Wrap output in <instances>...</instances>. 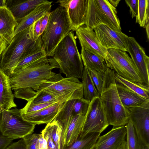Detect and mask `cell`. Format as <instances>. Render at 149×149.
Returning <instances> with one entry per match:
<instances>
[{
	"label": "cell",
	"mask_w": 149,
	"mask_h": 149,
	"mask_svg": "<svg viewBox=\"0 0 149 149\" xmlns=\"http://www.w3.org/2000/svg\"><path fill=\"white\" fill-rule=\"evenodd\" d=\"M53 58L48 59L50 65L59 68L66 77L82 78L84 67L78 49L74 33L71 31L56 48Z\"/></svg>",
	"instance_id": "obj_1"
},
{
	"label": "cell",
	"mask_w": 149,
	"mask_h": 149,
	"mask_svg": "<svg viewBox=\"0 0 149 149\" xmlns=\"http://www.w3.org/2000/svg\"><path fill=\"white\" fill-rule=\"evenodd\" d=\"M115 72L107 68L99 97L104 105L109 125L116 127L125 126L130 117L127 109L123 105L118 95Z\"/></svg>",
	"instance_id": "obj_2"
},
{
	"label": "cell",
	"mask_w": 149,
	"mask_h": 149,
	"mask_svg": "<svg viewBox=\"0 0 149 149\" xmlns=\"http://www.w3.org/2000/svg\"><path fill=\"white\" fill-rule=\"evenodd\" d=\"M35 22L15 36L2 54L0 69L7 75L13 72L25 53L31 50L42 48L40 37L37 40L34 39Z\"/></svg>",
	"instance_id": "obj_3"
},
{
	"label": "cell",
	"mask_w": 149,
	"mask_h": 149,
	"mask_svg": "<svg viewBox=\"0 0 149 149\" xmlns=\"http://www.w3.org/2000/svg\"><path fill=\"white\" fill-rule=\"evenodd\" d=\"M47 56L40 58L8 76L12 90L30 88L36 91L42 82L49 79L56 73L49 64Z\"/></svg>",
	"instance_id": "obj_4"
},
{
	"label": "cell",
	"mask_w": 149,
	"mask_h": 149,
	"mask_svg": "<svg viewBox=\"0 0 149 149\" xmlns=\"http://www.w3.org/2000/svg\"><path fill=\"white\" fill-rule=\"evenodd\" d=\"M71 31L65 9L59 6L51 12L47 26L40 36L42 48L47 56H53L60 42Z\"/></svg>",
	"instance_id": "obj_5"
},
{
	"label": "cell",
	"mask_w": 149,
	"mask_h": 149,
	"mask_svg": "<svg viewBox=\"0 0 149 149\" xmlns=\"http://www.w3.org/2000/svg\"><path fill=\"white\" fill-rule=\"evenodd\" d=\"M39 90L51 95L60 103L84 98L83 85L79 79L64 78L60 73L56 74L49 79L42 81Z\"/></svg>",
	"instance_id": "obj_6"
},
{
	"label": "cell",
	"mask_w": 149,
	"mask_h": 149,
	"mask_svg": "<svg viewBox=\"0 0 149 149\" xmlns=\"http://www.w3.org/2000/svg\"><path fill=\"white\" fill-rule=\"evenodd\" d=\"M117 14L116 8L108 0H88L85 25L93 30L99 25H104L121 31L120 21Z\"/></svg>",
	"instance_id": "obj_7"
},
{
	"label": "cell",
	"mask_w": 149,
	"mask_h": 149,
	"mask_svg": "<svg viewBox=\"0 0 149 149\" xmlns=\"http://www.w3.org/2000/svg\"><path fill=\"white\" fill-rule=\"evenodd\" d=\"M35 125L24 120L20 109H2L0 116V133L12 140L22 139L33 133Z\"/></svg>",
	"instance_id": "obj_8"
},
{
	"label": "cell",
	"mask_w": 149,
	"mask_h": 149,
	"mask_svg": "<svg viewBox=\"0 0 149 149\" xmlns=\"http://www.w3.org/2000/svg\"><path fill=\"white\" fill-rule=\"evenodd\" d=\"M105 61L107 68L123 78L131 81L143 83L137 68L126 52L114 49H108Z\"/></svg>",
	"instance_id": "obj_9"
},
{
	"label": "cell",
	"mask_w": 149,
	"mask_h": 149,
	"mask_svg": "<svg viewBox=\"0 0 149 149\" xmlns=\"http://www.w3.org/2000/svg\"><path fill=\"white\" fill-rule=\"evenodd\" d=\"M109 125L103 104L99 97L90 102L79 137L91 133L101 134Z\"/></svg>",
	"instance_id": "obj_10"
},
{
	"label": "cell",
	"mask_w": 149,
	"mask_h": 149,
	"mask_svg": "<svg viewBox=\"0 0 149 149\" xmlns=\"http://www.w3.org/2000/svg\"><path fill=\"white\" fill-rule=\"evenodd\" d=\"M137 137L143 147H149V101L127 108Z\"/></svg>",
	"instance_id": "obj_11"
},
{
	"label": "cell",
	"mask_w": 149,
	"mask_h": 149,
	"mask_svg": "<svg viewBox=\"0 0 149 149\" xmlns=\"http://www.w3.org/2000/svg\"><path fill=\"white\" fill-rule=\"evenodd\" d=\"M65 10L71 31H76L85 25L88 0H59L56 1Z\"/></svg>",
	"instance_id": "obj_12"
},
{
	"label": "cell",
	"mask_w": 149,
	"mask_h": 149,
	"mask_svg": "<svg viewBox=\"0 0 149 149\" xmlns=\"http://www.w3.org/2000/svg\"><path fill=\"white\" fill-rule=\"evenodd\" d=\"M90 102L83 98L69 100L63 104L54 120L60 123L63 126L65 141L67 132L72 117L79 114L86 115Z\"/></svg>",
	"instance_id": "obj_13"
},
{
	"label": "cell",
	"mask_w": 149,
	"mask_h": 149,
	"mask_svg": "<svg viewBox=\"0 0 149 149\" xmlns=\"http://www.w3.org/2000/svg\"><path fill=\"white\" fill-rule=\"evenodd\" d=\"M93 30L101 44L107 49H114L127 52L128 36L122 31L103 24L98 26Z\"/></svg>",
	"instance_id": "obj_14"
},
{
	"label": "cell",
	"mask_w": 149,
	"mask_h": 149,
	"mask_svg": "<svg viewBox=\"0 0 149 149\" xmlns=\"http://www.w3.org/2000/svg\"><path fill=\"white\" fill-rule=\"evenodd\" d=\"M126 48L139 72L143 83L149 86V57L133 37L128 36Z\"/></svg>",
	"instance_id": "obj_15"
},
{
	"label": "cell",
	"mask_w": 149,
	"mask_h": 149,
	"mask_svg": "<svg viewBox=\"0 0 149 149\" xmlns=\"http://www.w3.org/2000/svg\"><path fill=\"white\" fill-rule=\"evenodd\" d=\"M76 33L81 48L105 59L108 50L101 44L93 30L84 25L78 28Z\"/></svg>",
	"instance_id": "obj_16"
},
{
	"label": "cell",
	"mask_w": 149,
	"mask_h": 149,
	"mask_svg": "<svg viewBox=\"0 0 149 149\" xmlns=\"http://www.w3.org/2000/svg\"><path fill=\"white\" fill-rule=\"evenodd\" d=\"M125 126L113 127L108 132L100 136L94 149H118L126 140Z\"/></svg>",
	"instance_id": "obj_17"
},
{
	"label": "cell",
	"mask_w": 149,
	"mask_h": 149,
	"mask_svg": "<svg viewBox=\"0 0 149 149\" xmlns=\"http://www.w3.org/2000/svg\"><path fill=\"white\" fill-rule=\"evenodd\" d=\"M63 103H55L38 111L28 114H21L22 115L24 120L35 125L47 124L55 119Z\"/></svg>",
	"instance_id": "obj_18"
},
{
	"label": "cell",
	"mask_w": 149,
	"mask_h": 149,
	"mask_svg": "<svg viewBox=\"0 0 149 149\" xmlns=\"http://www.w3.org/2000/svg\"><path fill=\"white\" fill-rule=\"evenodd\" d=\"M52 2L47 1L39 5L24 17L17 20L18 23L15 30V36L30 27L50 12Z\"/></svg>",
	"instance_id": "obj_19"
},
{
	"label": "cell",
	"mask_w": 149,
	"mask_h": 149,
	"mask_svg": "<svg viewBox=\"0 0 149 149\" xmlns=\"http://www.w3.org/2000/svg\"><path fill=\"white\" fill-rule=\"evenodd\" d=\"M18 22L7 6L0 8V36L9 44L15 36Z\"/></svg>",
	"instance_id": "obj_20"
},
{
	"label": "cell",
	"mask_w": 149,
	"mask_h": 149,
	"mask_svg": "<svg viewBox=\"0 0 149 149\" xmlns=\"http://www.w3.org/2000/svg\"><path fill=\"white\" fill-rule=\"evenodd\" d=\"M14 96L8 76L0 69V106L6 110L16 107Z\"/></svg>",
	"instance_id": "obj_21"
},
{
	"label": "cell",
	"mask_w": 149,
	"mask_h": 149,
	"mask_svg": "<svg viewBox=\"0 0 149 149\" xmlns=\"http://www.w3.org/2000/svg\"><path fill=\"white\" fill-rule=\"evenodd\" d=\"M116 86L120 100L126 108L139 106L149 101L121 84L116 83Z\"/></svg>",
	"instance_id": "obj_22"
},
{
	"label": "cell",
	"mask_w": 149,
	"mask_h": 149,
	"mask_svg": "<svg viewBox=\"0 0 149 149\" xmlns=\"http://www.w3.org/2000/svg\"><path fill=\"white\" fill-rule=\"evenodd\" d=\"M81 56L84 66L89 70L104 73L107 68L105 59L81 48Z\"/></svg>",
	"instance_id": "obj_23"
},
{
	"label": "cell",
	"mask_w": 149,
	"mask_h": 149,
	"mask_svg": "<svg viewBox=\"0 0 149 149\" xmlns=\"http://www.w3.org/2000/svg\"><path fill=\"white\" fill-rule=\"evenodd\" d=\"M86 115L79 114L72 117L67 132L65 146H70L78 139L84 126Z\"/></svg>",
	"instance_id": "obj_24"
},
{
	"label": "cell",
	"mask_w": 149,
	"mask_h": 149,
	"mask_svg": "<svg viewBox=\"0 0 149 149\" xmlns=\"http://www.w3.org/2000/svg\"><path fill=\"white\" fill-rule=\"evenodd\" d=\"M47 0H27L13 6L10 9L17 20L29 14L38 6Z\"/></svg>",
	"instance_id": "obj_25"
},
{
	"label": "cell",
	"mask_w": 149,
	"mask_h": 149,
	"mask_svg": "<svg viewBox=\"0 0 149 149\" xmlns=\"http://www.w3.org/2000/svg\"><path fill=\"white\" fill-rule=\"evenodd\" d=\"M116 83L124 86L128 89L144 98L149 100V86L143 83L131 81L115 73Z\"/></svg>",
	"instance_id": "obj_26"
},
{
	"label": "cell",
	"mask_w": 149,
	"mask_h": 149,
	"mask_svg": "<svg viewBox=\"0 0 149 149\" xmlns=\"http://www.w3.org/2000/svg\"><path fill=\"white\" fill-rule=\"evenodd\" d=\"M101 134L91 133L78 139L72 145L65 146L64 149H94Z\"/></svg>",
	"instance_id": "obj_27"
},
{
	"label": "cell",
	"mask_w": 149,
	"mask_h": 149,
	"mask_svg": "<svg viewBox=\"0 0 149 149\" xmlns=\"http://www.w3.org/2000/svg\"><path fill=\"white\" fill-rule=\"evenodd\" d=\"M81 79L84 98L91 102L94 98L99 97V93L91 79L89 71L84 66Z\"/></svg>",
	"instance_id": "obj_28"
},
{
	"label": "cell",
	"mask_w": 149,
	"mask_h": 149,
	"mask_svg": "<svg viewBox=\"0 0 149 149\" xmlns=\"http://www.w3.org/2000/svg\"><path fill=\"white\" fill-rule=\"evenodd\" d=\"M46 125L50 131L52 138L56 146V149H64L65 140L62 125L54 120Z\"/></svg>",
	"instance_id": "obj_29"
},
{
	"label": "cell",
	"mask_w": 149,
	"mask_h": 149,
	"mask_svg": "<svg viewBox=\"0 0 149 149\" xmlns=\"http://www.w3.org/2000/svg\"><path fill=\"white\" fill-rule=\"evenodd\" d=\"M125 127L126 130V149H143V147L137 137L130 119Z\"/></svg>",
	"instance_id": "obj_30"
},
{
	"label": "cell",
	"mask_w": 149,
	"mask_h": 149,
	"mask_svg": "<svg viewBox=\"0 0 149 149\" xmlns=\"http://www.w3.org/2000/svg\"><path fill=\"white\" fill-rule=\"evenodd\" d=\"M149 0H138V10L136 23L141 27H144L149 22Z\"/></svg>",
	"instance_id": "obj_31"
},
{
	"label": "cell",
	"mask_w": 149,
	"mask_h": 149,
	"mask_svg": "<svg viewBox=\"0 0 149 149\" xmlns=\"http://www.w3.org/2000/svg\"><path fill=\"white\" fill-rule=\"evenodd\" d=\"M45 56H47L43 49L37 52L25 53L21 58L13 72L19 70L25 66Z\"/></svg>",
	"instance_id": "obj_32"
},
{
	"label": "cell",
	"mask_w": 149,
	"mask_h": 149,
	"mask_svg": "<svg viewBox=\"0 0 149 149\" xmlns=\"http://www.w3.org/2000/svg\"><path fill=\"white\" fill-rule=\"evenodd\" d=\"M29 102L34 104H42L52 102L58 103L56 99L51 95L41 90L37 91L35 95Z\"/></svg>",
	"instance_id": "obj_33"
},
{
	"label": "cell",
	"mask_w": 149,
	"mask_h": 149,
	"mask_svg": "<svg viewBox=\"0 0 149 149\" xmlns=\"http://www.w3.org/2000/svg\"><path fill=\"white\" fill-rule=\"evenodd\" d=\"M55 103L49 102L42 104H34L28 102L22 109H20L21 114H28L36 112L49 106Z\"/></svg>",
	"instance_id": "obj_34"
},
{
	"label": "cell",
	"mask_w": 149,
	"mask_h": 149,
	"mask_svg": "<svg viewBox=\"0 0 149 149\" xmlns=\"http://www.w3.org/2000/svg\"><path fill=\"white\" fill-rule=\"evenodd\" d=\"M14 96L16 98L31 100L35 95L36 92L30 88H20L14 90Z\"/></svg>",
	"instance_id": "obj_35"
},
{
	"label": "cell",
	"mask_w": 149,
	"mask_h": 149,
	"mask_svg": "<svg viewBox=\"0 0 149 149\" xmlns=\"http://www.w3.org/2000/svg\"><path fill=\"white\" fill-rule=\"evenodd\" d=\"M88 70L91 79L99 94L102 87L104 73L98 72L94 70Z\"/></svg>",
	"instance_id": "obj_36"
},
{
	"label": "cell",
	"mask_w": 149,
	"mask_h": 149,
	"mask_svg": "<svg viewBox=\"0 0 149 149\" xmlns=\"http://www.w3.org/2000/svg\"><path fill=\"white\" fill-rule=\"evenodd\" d=\"M40 134L32 133L23 139L27 149H38L39 139Z\"/></svg>",
	"instance_id": "obj_37"
},
{
	"label": "cell",
	"mask_w": 149,
	"mask_h": 149,
	"mask_svg": "<svg viewBox=\"0 0 149 149\" xmlns=\"http://www.w3.org/2000/svg\"><path fill=\"white\" fill-rule=\"evenodd\" d=\"M41 134L47 141V149H56V146L53 141L50 132L48 127L46 125L42 130Z\"/></svg>",
	"instance_id": "obj_38"
},
{
	"label": "cell",
	"mask_w": 149,
	"mask_h": 149,
	"mask_svg": "<svg viewBox=\"0 0 149 149\" xmlns=\"http://www.w3.org/2000/svg\"><path fill=\"white\" fill-rule=\"evenodd\" d=\"M126 4L130 8V13L132 18L136 17L138 10V0H125Z\"/></svg>",
	"instance_id": "obj_39"
},
{
	"label": "cell",
	"mask_w": 149,
	"mask_h": 149,
	"mask_svg": "<svg viewBox=\"0 0 149 149\" xmlns=\"http://www.w3.org/2000/svg\"><path fill=\"white\" fill-rule=\"evenodd\" d=\"M6 149H27L26 144L23 139H22L12 143Z\"/></svg>",
	"instance_id": "obj_40"
},
{
	"label": "cell",
	"mask_w": 149,
	"mask_h": 149,
	"mask_svg": "<svg viewBox=\"0 0 149 149\" xmlns=\"http://www.w3.org/2000/svg\"><path fill=\"white\" fill-rule=\"evenodd\" d=\"M50 14L51 11L47 13L42 17L41 22L40 30L39 34L40 36L44 31L47 26Z\"/></svg>",
	"instance_id": "obj_41"
},
{
	"label": "cell",
	"mask_w": 149,
	"mask_h": 149,
	"mask_svg": "<svg viewBox=\"0 0 149 149\" xmlns=\"http://www.w3.org/2000/svg\"><path fill=\"white\" fill-rule=\"evenodd\" d=\"M13 141L12 139L3 136L0 133V149H6Z\"/></svg>",
	"instance_id": "obj_42"
},
{
	"label": "cell",
	"mask_w": 149,
	"mask_h": 149,
	"mask_svg": "<svg viewBox=\"0 0 149 149\" xmlns=\"http://www.w3.org/2000/svg\"><path fill=\"white\" fill-rule=\"evenodd\" d=\"M42 17L38 19L34 23L33 34L34 38L35 40H37L40 36L41 22Z\"/></svg>",
	"instance_id": "obj_43"
},
{
	"label": "cell",
	"mask_w": 149,
	"mask_h": 149,
	"mask_svg": "<svg viewBox=\"0 0 149 149\" xmlns=\"http://www.w3.org/2000/svg\"><path fill=\"white\" fill-rule=\"evenodd\" d=\"M47 141L41 134L39 139L38 149H47Z\"/></svg>",
	"instance_id": "obj_44"
},
{
	"label": "cell",
	"mask_w": 149,
	"mask_h": 149,
	"mask_svg": "<svg viewBox=\"0 0 149 149\" xmlns=\"http://www.w3.org/2000/svg\"><path fill=\"white\" fill-rule=\"evenodd\" d=\"M8 42L0 36V56L8 45Z\"/></svg>",
	"instance_id": "obj_45"
},
{
	"label": "cell",
	"mask_w": 149,
	"mask_h": 149,
	"mask_svg": "<svg viewBox=\"0 0 149 149\" xmlns=\"http://www.w3.org/2000/svg\"><path fill=\"white\" fill-rule=\"evenodd\" d=\"M109 1L110 3L113 7L116 8L118 5L119 2L120 0H109Z\"/></svg>",
	"instance_id": "obj_46"
},
{
	"label": "cell",
	"mask_w": 149,
	"mask_h": 149,
	"mask_svg": "<svg viewBox=\"0 0 149 149\" xmlns=\"http://www.w3.org/2000/svg\"><path fill=\"white\" fill-rule=\"evenodd\" d=\"M7 6L6 1L5 0H0V8Z\"/></svg>",
	"instance_id": "obj_47"
},
{
	"label": "cell",
	"mask_w": 149,
	"mask_h": 149,
	"mask_svg": "<svg viewBox=\"0 0 149 149\" xmlns=\"http://www.w3.org/2000/svg\"><path fill=\"white\" fill-rule=\"evenodd\" d=\"M149 22H148L145 26L144 27L146 28V31L147 34V38L148 40H149Z\"/></svg>",
	"instance_id": "obj_48"
},
{
	"label": "cell",
	"mask_w": 149,
	"mask_h": 149,
	"mask_svg": "<svg viewBox=\"0 0 149 149\" xmlns=\"http://www.w3.org/2000/svg\"><path fill=\"white\" fill-rule=\"evenodd\" d=\"M126 140L123 143L121 146L118 149H126Z\"/></svg>",
	"instance_id": "obj_49"
},
{
	"label": "cell",
	"mask_w": 149,
	"mask_h": 149,
	"mask_svg": "<svg viewBox=\"0 0 149 149\" xmlns=\"http://www.w3.org/2000/svg\"><path fill=\"white\" fill-rule=\"evenodd\" d=\"M143 149H149V146L143 147Z\"/></svg>",
	"instance_id": "obj_50"
},
{
	"label": "cell",
	"mask_w": 149,
	"mask_h": 149,
	"mask_svg": "<svg viewBox=\"0 0 149 149\" xmlns=\"http://www.w3.org/2000/svg\"><path fill=\"white\" fill-rule=\"evenodd\" d=\"M3 108H2V107L0 106V116L1 113V111H2Z\"/></svg>",
	"instance_id": "obj_51"
},
{
	"label": "cell",
	"mask_w": 149,
	"mask_h": 149,
	"mask_svg": "<svg viewBox=\"0 0 149 149\" xmlns=\"http://www.w3.org/2000/svg\"><path fill=\"white\" fill-rule=\"evenodd\" d=\"M1 58V55L0 56V63Z\"/></svg>",
	"instance_id": "obj_52"
}]
</instances>
